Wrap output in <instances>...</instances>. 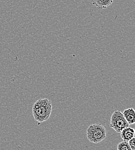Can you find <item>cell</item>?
Masks as SVG:
<instances>
[{
    "label": "cell",
    "mask_w": 135,
    "mask_h": 150,
    "mask_svg": "<svg viewBox=\"0 0 135 150\" xmlns=\"http://www.w3.org/2000/svg\"><path fill=\"white\" fill-rule=\"evenodd\" d=\"M117 150H132L128 142L122 141L118 143L117 146Z\"/></svg>",
    "instance_id": "cell-7"
},
{
    "label": "cell",
    "mask_w": 135,
    "mask_h": 150,
    "mask_svg": "<svg viewBox=\"0 0 135 150\" xmlns=\"http://www.w3.org/2000/svg\"><path fill=\"white\" fill-rule=\"evenodd\" d=\"M52 108V103L47 98L38 100L32 108V114L35 121L43 122L48 120L51 114Z\"/></svg>",
    "instance_id": "cell-1"
},
{
    "label": "cell",
    "mask_w": 135,
    "mask_h": 150,
    "mask_svg": "<svg viewBox=\"0 0 135 150\" xmlns=\"http://www.w3.org/2000/svg\"><path fill=\"white\" fill-rule=\"evenodd\" d=\"M121 133V137L123 141L128 142L135 136V130L132 128L127 127L123 129Z\"/></svg>",
    "instance_id": "cell-4"
},
{
    "label": "cell",
    "mask_w": 135,
    "mask_h": 150,
    "mask_svg": "<svg viewBox=\"0 0 135 150\" xmlns=\"http://www.w3.org/2000/svg\"><path fill=\"white\" fill-rule=\"evenodd\" d=\"M92 4L98 9H102L109 6L113 0H91Z\"/></svg>",
    "instance_id": "cell-6"
},
{
    "label": "cell",
    "mask_w": 135,
    "mask_h": 150,
    "mask_svg": "<svg viewBox=\"0 0 135 150\" xmlns=\"http://www.w3.org/2000/svg\"><path fill=\"white\" fill-rule=\"evenodd\" d=\"M87 139L93 143H99L106 138V131L105 128L101 124L90 125L86 131Z\"/></svg>",
    "instance_id": "cell-2"
},
{
    "label": "cell",
    "mask_w": 135,
    "mask_h": 150,
    "mask_svg": "<svg viewBox=\"0 0 135 150\" xmlns=\"http://www.w3.org/2000/svg\"><path fill=\"white\" fill-rule=\"evenodd\" d=\"M131 149L132 150H135V138L134 137L128 142Z\"/></svg>",
    "instance_id": "cell-8"
},
{
    "label": "cell",
    "mask_w": 135,
    "mask_h": 150,
    "mask_svg": "<svg viewBox=\"0 0 135 150\" xmlns=\"http://www.w3.org/2000/svg\"><path fill=\"white\" fill-rule=\"evenodd\" d=\"M129 125L122 112L120 110H116L112 114L111 118L110 127L116 132H120L123 129L128 127Z\"/></svg>",
    "instance_id": "cell-3"
},
{
    "label": "cell",
    "mask_w": 135,
    "mask_h": 150,
    "mask_svg": "<svg viewBox=\"0 0 135 150\" xmlns=\"http://www.w3.org/2000/svg\"><path fill=\"white\" fill-rule=\"evenodd\" d=\"M126 121L129 125L134 124L135 122V112L133 108H128L122 112Z\"/></svg>",
    "instance_id": "cell-5"
}]
</instances>
